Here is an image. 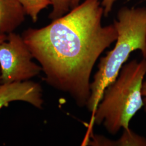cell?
<instances>
[{
	"label": "cell",
	"mask_w": 146,
	"mask_h": 146,
	"mask_svg": "<svg viewBox=\"0 0 146 146\" xmlns=\"http://www.w3.org/2000/svg\"><path fill=\"white\" fill-rule=\"evenodd\" d=\"M104 14L100 0H86L47 26L29 28L22 36L41 67L44 80L81 107L90 96L95 63L117 37L114 25L102 26Z\"/></svg>",
	"instance_id": "6da1fadb"
},
{
	"label": "cell",
	"mask_w": 146,
	"mask_h": 146,
	"mask_svg": "<svg viewBox=\"0 0 146 146\" xmlns=\"http://www.w3.org/2000/svg\"><path fill=\"white\" fill-rule=\"evenodd\" d=\"M114 25L117 33L115 47L100 60L98 72L90 84L86 107L93 115L105 89L117 77L131 53L139 50L146 59V8H121Z\"/></svg>",
	"instance_id": "7a4b0ae2"
},
{
	"label": "cell",
	"mask_w": 146,
	"mask_h": 146,
	"mask_svg": "<svg viewBox=\"0 0 146 146\" xmlns=\"http://www.w3.org/2000/svg\"><path fill=\"white\" fill-rule=\"evenodd\" d=\"M146 74V58L123 65L117 77L105 89L93 122L102 125L113 135L122 128L129 129L131 119L143 105L141 91Z\"/></svg>",
	"instance_id": "3957f363"
},
{
	"label": "cell",
	"mask_w": 146,
	"mask_h": 146,
	"mask_svg": "<svg viewBox=\"0 0 146 146\" xmlns=\"http://www.w3.org/2000/svg\"><path fill=\"white\" fill-rule=\"evenodd\" d=\"M34 58L23 37L14 32L7 35V40L0 43V83L29 81L42 72Z\"/></svg>",
	"instance_id": "277c9868"
},
{
	"label": "cell",
	"mask_w": 146,
	"mask_h": 146,
	"mask_svg": "<svg viewBox=\"0 0 146 146\" xmlns=\"http://www.w3.org/2000/svg\"><path fill=\"white\" fill-rule=\"evenodd\" d=\"M14 101H23L41 110L43 100L41 85L31 80L0 83V110Z\"/></svg>",
	"instance_id": "5b68a950"
},
{
	"label": "cell",
	"mask_w": 146,
	"mask_h": 146,
	"mask_svg": "<svg viewBox=\"0 0 146 146\" xmlns=\"http://www.w3.org/2000/svg\"><path fill=\"white\" fill-rule=\"evenodd\" d=\"M26 15L19 0H0V35L14 32L25 21Z\"/></svg>",
	"instance_id": "8992f818"
},
{
	"label": "cell",
	"mask_w": 146,
	"mask_h": 146,
	"mask_svg": "<svg viewBox=\"0 0 146 146\" xmlns=\"http://www.w3.org/2000/svg\"><path fill=\"white\" fill-rule=\"evenodd\" d=\"M122 135L116 141H112L101 136H92L93 141L89 144L92 146H146V139L136 134L129 128L123 129Z\"/></svg>",
	"instance_id": "52a82bcc"
},
{
	"label": "cell",
	"mask_w": 146,
	"mask_h": 146,
	"mask_svg": "<svg viewBox=\"0 0 146 146\" xmlns=\"http://www.w3.org/2000/svg\"><path fill=\"white\" fill-rule=\"evenodd\" d=\"M24 8L26 15L29 16L34 22H36L41 11L52 5L51 0H19Z\"/></svg>",
	"instance_id": "ba28073f"
},
{
	"label": "cell",
	"mask_w": 146,
	"mask_h": 146,
	"mask_svg": "<svg viewBox=\"0 0 146 146\" xmlns=\"http://www.w3.org/2000/svg\"><path fill=\"white\" fill-rule=\"evenodd\" d=\"M51 2L52 11L49 17L52 20L62 17L69 11V0H51Z\"/></svg>",
	"instance_id": "9c48e42d"
},
{
	"label": "cell",
	"mask_w": 146,
	"mask_h": 146,
	"mask_svg": "<svg viewBox=\"0 0 146 146\" xmlns=\"http://www.w3.org/2000/svg\"><path fill=\"white\" fill-rule=\"evenodd\" d=\"M116 0H102L101 5L104 8V15L107 16L112 9V7Z\"/></svg>",
	"instance_id": "30bf717a"
},
{
	"label": "cell",
	"mask_w": 146,
	"mask_h": 146,
	"mask_svg": "<svg viewBox=\"0 0 146 146\" xmlns=\"http://www.w3.org/2000/svg\"><path fill=\"white\" fill-rule=\"evenodd\" d=\"M142 99H143V106L144 107L145 111L146 113V80L143 81L142 87Z\"/></svg>",
	"instance_id": "8fae6325"
},
{
	"label": "cell",
	"mask_w": 146,
	"mask_h": 146,
	"mask_svg": "<svg viewBox=\"0 0 146 146\" xmlns=\"http://www.w3.org/2000/svg\"><path fill=\"white\" fill-rule=\"evenodd\" d=\"M80 1V0H69L70 8L73 9L76 6H78L79 5Z\"/></svg>",
	"instance_id": "7c38bea8"
},
{
	"label": "cell",
	"mask_w": 146,
	"mask_h": 146,
	"mask_svg": "<svg viewBox=\"0 0 146 146\" xmlns=\"http://www.w3.org/2000/svg\"><path fill=\"white\" fill-rule=\"evenodd\" d=\"M7 35H0V43L3 42L7 40Z\"/></svg>",
	"instance_id": "4fadbf2b"
},
{
	"label": "cell",
	"mask_w": 146,
	"mask_h": 146,
	"mask_svg": "<svg viewBox=\"0 0 146 146\" xmlns=\"http://www.w3.org/2000/svg\"><path fill=\"white\" fill-rule=\"evenodd\" d=\"M1 68H0V82H1Z\"/></svg>",
	"instance_id": "5bb4252c"
}]
</instances>
